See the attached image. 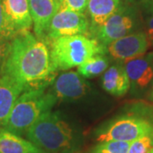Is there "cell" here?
<instances>
[{
  "label": "cell",
  "mask_w": 153,
  "mask_h": 153,
  "mask_svg": "<svg viewBox=\"0 0 153 153\" xmlns=\"http://www.w3.org/2000/svg\"><path fill=\"white\" fill-rule=\"evenodd\" d=\"M4 75L10 76L24 92L47 88L57 72L53 70L48 45L30 31H24L11 41Z\"/></svg>",
  "instance_id": "cell-1"
},
{
  "label": "cell",
  "mask_w": 153,
  "mask_h": 153,
  "mask_svg": "<svg viewBox=\"0 0 153 153\" xmlns=\"http://www.w3.org/2000/svg\"><path fill=\"white\" fill-rule=\"evenodd\" d=\"M26 137L47 153H76L82 141L81 134L59 111H51L38 118Z\"/></svg>",
  "instance_id": "cell-2"
},
{
  "label": "cell",
  "mask_w": 153,
  "mask_h": 153,
  "mask_svg": "<svg viewBox=\"0 0 153 153\" xmlns=\"http://www.w3.org/2000/svg\"><path fill=\"white\" fill-rule=\"evenodd\" d=\"M45 90L39 88L22 93L0 127L20 136L26 135L38 118L51 111L58 100L52 92L47 93Z\"/></svg>",
  "instance_id": "cell-3"
},
{
  "label": "cell",
  "mask_w": 153,
  "mask_h": 153,
  "mask_svg": "<svg viewBox=\"0 0 153 153\" xmlns=\"http://www.w3.org/2000/svg\"><path fill=\"white\" fill-rule=\"evenodd\" d=\"M55 72L67 71L83 64L92 56L105 54L106 48L94 38L78 34L60 37L47 43Z\"/></svg>",
  "instance_id": "cell-4"
},
{
  "label": "cell",
  "mask_w": 153,
  "mask_h": 153,
  "mask_svg": "<svg viewBox=\"0 0 153 153\" xmlns=\"http://www.w3.org/2000/svg\"><path fill=\"white\" fill-rule=\"evenodd\" d=\"M153 134V122L142 117L123 115L110 121L95 131L98 142L126 141L133 142L140 137Z\"/></svg>",
  "instance_id": "cell-5"
},
{
  "label": "cell",
  "mask_w": 153,
  "mask_h": 153,
  "mask_svg": "<svg viewBox=\"0 0 153 153\" xmlns=\"http://www.w3.org/2000/svg\"><path fill=\"white\" fill-rule=\"evenodd\" d=\"M136 27L134 13L128 8L120 7L109 19L92 32L95 38L102 46L106 48L113 41L133 33Z\"/></svg>",
  "instance_id": "cell-6"
},
{
  "label": "cell",
  "mask_w": 153,
  "mask_h": 153,
  "mask_svg": "<svg viewBox=\"0 0 153 153\" xmlns=\"http://www.w3.org/2000/svg\"><path fill=\"white\" fill-rule=\"evenodd\" d=\"M88 30L90 24L83 13L59 10L50 22L44 42L47 44L51 40L66 36L87 35Z\"/></svg>",
  "instance_id": "cell-7"
},
{
  "label": "cell",
  "mask_w": 153,
  "mask_h": 153,
  "mask_svg": "<svg viewBox=\"0 0 153 153\" xmlns=\"http://www.w3.org/2000/svg\"><path fill=\"white\" fill-rule=\"evenodd\" d=\"M52 93L58 100L76 101L88 92L89 84L77 71H64L55 76Z\"/></svg>",
  "instance_id": "cell-8"
},
{
  "label": "cell",
  "mask_w": 153,
  "mask_h": 153,
  "mask_svg": "<svg viewBox=\"0 0 153 153\" xmlns=\"http://www.w3.org/2000/svg\"><path fill=\"white\" fill-rule=\"evenodd\" d=\"M148 45L146 33H132L107 45L106 52L114 60L124 62L145 55Z\"/></svg>",
  "instance_id": "cell-9"
},
{
  "label": "cell",
  "mask_w": 153,
  "mask_h": 153,
  "mask_svg": "<svg viewBox=\"0 0 153 153\" xmlns=\"http://www.w3.org/2000/svg\"><path fill=\"white\" fill-rule=\"evenodd\" d=\"M133 91H142L153 81V53L123 62Z\"/></svg>",
  "instance_id": "cell-10"
},
{
  "label": "cell",
  "mask_w": 153,
  "mask_h": 153,
  "mask_svg": "<svg viewBox=\"0 0 153 153\" xmlns=\"http://www.w3.org/2000/svg\"><path fill=\"white\" fill-rule=\"evenodd\" d=\"M35 36L44 41L49 24L59 10V0H28Z\"/></svg>",
  "instance_id": "cell-11"
},
{
  "label": "cell",
  "mask_w": 153,
  "mask_h": 153,
  "mask_svg": "<svg viewBox=\"0 0 153 153\" xmlns=\"http://www.w3.org/2000/svg\"><path fill=\"white\" fill-rule=\"evenodd\" d=\"M6 16L16 31H30L33 19L30 13L28 0H4Z\"/></svg>",
  "instance_id": "cell-12"
},
{
  "label": "cell",
  "mask_w": 153,
  "mask_h": 153,
  "mask_svg": "<svg viewBox=\"0 0 153 153\" xmlns=\"http://www.w3.org/2000/svg\"><path fill=\"white\" fill-rule=\"evenodd\" d=\"M102 87L110 94L123 96L130 88L129 78L122 64L109 66L102 76Z\"/></svg>",
  "instance_id": "cell-13"
},
{
  "label": "cell",
  "mask_w": 153,
  "mask_h": 153,
  "mask_svg": "<svg viewBox=\"0 0 153 153\" xmlns=\"http://www.w3.org/2000/svg\"><path fill=\"white\" fill-rule=\"evenodd\" d=\"M121 0H88V14L91 33L103 25L121 7Z\"/></svg>",
  "instance_id": "cell-14"
},
{
  "label": "cell",
  "mask_w": 153,
  "mask_h": 153,
  "mask_svg": "<svg viewBox=\"0 0 153 153\" xmlns=\"http://www.w3.org/2000/svg\"><path fill=\"white\" fill-rule=\"evenodd\" d=\"M0 153H47L22 136L0 127Z\"/></svg>",
  "instance_id": "cell-15"
},
{
  "label": "cell",
  "mask_w": 153,
  "mask_h": 153,
  "mask_svg": "<svg viewBox=\"0 0 153 153\" xmlns=\"http://www.w3.org/2000/svg\"><path fill=\"white\" fill-rule=\"evenodd\" d=\"M23 89L10 76H0V125L8 117Z\"/></svg>",
  "instance_id": "cell-16"
},
{
  "label": "cell",
  "mask_w": 153,
  "mask_h": 153,
  "mask_svg": "<svg viewBox=\"0 0 153 153\" xmlns=\"http://www.w3.org/2000/svg\"><path fill=\"white\" fill-rule=\"evenodd\" d=\"M109 67V60L104 54H98L77 66V72L85 78L99 76Z\"/></svg>",
  "instance_id": "cell-17"
},
{
  "label": "cell",
  "mask_w": 153,
  "mask_h": 153,
  "mask_svg": "<svg viewBox=\"0 0 153 153\" xmlns=\"http://www.w3.org/2000/svg\"><path fill=\"white\" fill-rule=\"evenodd\" d=\"M131 142L126 141H104L100 142L93 148L91 153H128Z\"/></svg>",
  "instance_id": "cell-18"
},
{
  "label": "cell",
  "mask_w": 153,
  "mask_h": 153,
  "mask_svg": "<svg viewBox=\"0 0 153 153\" xmlns=\"http://www.w3.org/2000/svg\"><path fill=\"white\" fill-rule=\"evenodd\" d=\"M17 33L18 32H16L14 27L11 25L6 16L4 0H0V38L12 41Z\"/></svg>",
  "instance_id": "cell-19"
},
{
  "label": "cell",
  "mask_w": 153,
  "mask_h": 153,
  "mask_svg": "<svg viewBox=\"0 0 153 153\" xmlns=\"http://www.w3.org/2000/svg\"><path fill=\"white\" fill-rule=\"evenodd\" d=\"M153 148V134L140 137L130 144L128 153H149Z\"/></svg>",
  "instance_id": "cell-20"
},
{
  "label": "cell",
  "mask_w": 153,
  "mask_h": 153,
  "mask_svg": "<svg viewBox=\"0 0 153 153\" xmlns=\"http://www.w3.org/2000/svg\"><path fill=\"white\" fill-rule=\"evenodd\" d=\"M88 3V0H61L59 10L83 13L87 8Z\"/></svg>",
  "instance_id": "cell-21"
},
{
  "label": "cell",
  "mask_w": 153,
  "mask_h": 153,
  "mask_svg": "<svg viewBox=\"0 0 153 153\" xmlns=\"http://www.w3.org/2000/svg\"><path fill=\"white\" fill-rule=\"evenodd\" d=\"M11 41L0 38V76L4 75L6 61L10 55Z\"/></svg>",
  "instance_id": "cell-22"
},
{
  "label": "cell",
  "mask_w": 153,
  "mask_h": 153,
  "mask_svg": "<svg viewBox=\"0 0 153 153\" xmlns=\"http://www.w3.org/2000/svg\"><path fill=\"white\" fill-rule=\"evenodd\" d=\"M146 38H147L148 43L149 44H153V16L147 22V26H146Z\"/></svg>",
  "instance_id": "cell-23"
},
{
  "label": "cell",
  "mask_w": 153,
  "mask_h": 153,
  "mask_svg": "<svg viewBox=\"0 0 153 153\" xmlns=\"http://www.w3.org/2000/svg\"><path fill=\"white\" fill-rule=\"evenodd\" d=\"M149 4V10H150V11L152 12L153 14V1H152L150 4Z\"/></svg>",
  "instance_id": "cell-24"
},
{
  "label": "cell",
  "mask_w": 153,
  "mask_h": 153,
  "mask_svg": "<svg viewBox=\"0 0 153 153\" xmlns=\"http://www.w3.org/2000/svg\"><path fill=\"white\" fill-rule=\"evenodd\" d=\"M140 1H142V2H144V3H146V4H150L152 1H153V0H140Z\"/></svg>",
  "instance_id": "cell-25"
},
{
  "label": "cell",
  "mask_w": 153,
  "mask_h": 153,
  "mask_svg": "<svg viewBox=\"0 0 153 153\" xmlns=\"http://www.w3.org/2000/svg\"><path fill=\"white\" fill-rule=\"evenodd\" d=\"M151 99L153 100V88H152V94H151Z\"/></svg>",
  "instance_id": "cell-26"
},
{
  "label": "cell",
  "mask_w": 153,
  "mask_h": 153,
  "mask_svg": "<svg viewBox=\"0 0 153 153\" xmlns=\"http://www.w3.org/2000/svg\"><path fill=\"white\" fill-rule=\"evenodd\" d=\"M149 153H153V148L152 149V150H151V151H150V152Z\"/></svg>",
  "instance_id": "cell-27"
},
{
  "label": "cell",
  "mask_w": 153,
  "mask_h": 153,
  "mask_svg": "<svg viewBox=\"0 0 153 153\" xmlns=\"http://www.w3.org/2000/svg\"><path fill=\"white\" fill-rule=\"evenodd\" d=\"M59 1H60H60H61V0H59Z\"/></svg>",
  "instance_id": "cell-28"
}]
</instances>
